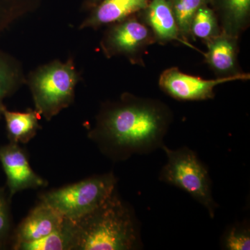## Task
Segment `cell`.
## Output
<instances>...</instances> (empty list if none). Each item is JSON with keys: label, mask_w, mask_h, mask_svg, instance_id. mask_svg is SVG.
<instances>
[{"label": "cell", "mask_w": 250, "mask_h": 250, "mask_svg": "<svg viewBox=\"0 0 250 250\" xmlns=\"http://www.w3.org/2000/svg\"><path fill=\"white\" fill-rule=\"evenodd\" d=\"M173 114L160 100L125 93L103 104L89 138L105 155L125 161L162 148Z\"/></svg>", "instance_id": "cell-1"}, {"label": "cell", "mask_w": 250, "mask_h": 250, "mask_svg": "<svg viewBox=\"0 0 250 250\" xmlns=\"http://www.w3.org/2000/svg\"><path fill=\"white\" fill-rule=\"evenodd\" d=\"M73 220L77 250H131L141 247L136 216L116 191L98 208Z\"/></svg>", "instance_id": "cell-2"}, {"label": "cell", "mask_w": 250, "mask_h": 250, "mask_svg": "<svg viewBox=\"0 0 250 250\" xmlns=\"http://www.w3.org/2000/svg\"><path fill=\"white\" fill-rule=\"evenodd\" d=\"M81 80L73 59H56L36 67L27 77L36 110L51 121L73 103L75 89Z\"/></svg>", "instance_id": "cell-3"}, {"label": "cell", "mask_w": 250, "mask_h": 250, "mask_svg": "<svg viewBox=\"0 0 250 250\" xmlns=\"http://www.w3.org/2000/svg\"><path fill=\"white\" fill-rule=\"evenodd\" d=\"M161 149L167 161L161 171L160 180L188 192L214 218L218 206L212 195L209 174L195 152L187 147L173 150L165 145Z\"/></svg>", "instance_id": "cell-4"}, {"label": "cell", "mask_w": 250, "mask_h": 250, "mask_svg": "<svg viewBox=\"0 0 250 250\" xmlns=\"http://www.w3.org/2000/svg\"><path fill=\"white\" fill-rule=\"evenodd\" d=\"M117 179L113 172L94 176L55 189L40 197L41 202L70 220L84 216L98 208L116 191Z\"/></svg>", "instance_id": "cell-5"}, {"label": "cell", "mask_w": 250, "mask_h": 250, "mask_svg": "<svg viewBox=\"0 0 250 250\" xmlns=\"http://www.w3.org/2000/svg\"><path fill=\"white\" fill-rule=\"evenodd\" d=\"M154 42L152 31L134 15L110 24L100 42V48L106 58L124 57L131 63L143 65V54Z\"/></svg>", "instance_id": "cell-6"}, {"label": "cell", "mask_w": 250, "mask_h": 250, "mask_svg": "<svg viewBox=\"0 0 250 250\" xmlns=\"http://www.w3.org/2000/svg\"><path fill=\"white\" fill-rule=\"evenodd\" d=\"M250 74L215 80H205L181 71L177 67H169L159 77V87L171 98L179 101H202L215 98V88L218 85L234 81L250 80Z\"/></svg>", "instance_id": "cell-7"}, {"label": "cell", "mask_w": 250, "mask_h": 250, "mask_svg": "<svg viewBox=\"0 0 250 250\" xmlns=\"http://www.w3.org/2000/svg\"><path fill=\"white\" fill-rule=\"evenodd\" d=\"M0 163L6 174L9 196L23 190L45 187L47 181L31 168L24 150L16 143L0 147Z\"/></svg>", "instance_id": "cell-8"}, {"label": "cell", "mask_w": 250, "mask_h": 250, "mask_svg": "<svg viewBox=\"0 0 250 250\" xmlns=\"http://www.w3.org/2000/svg\"><path fill=\"white\" fill-rule=\"evenodd\" d=\"M238 39L221 31L218 36L205 41L207 51L202 54L217 78L236 77L244 73L238 63Z\"/></svg>", "instance_id": "cell-9"}, {"label": "cell", "mask_w": 250, "mask_h": 250, "mask_svg": "<svg viewBox=\"0 0 250 250\" xmlns=\"http://www.w3.org/2000/svg\"><path fill=\"white\" fill-rule=\"evenodd\" d=\"M65 220L57 210L40 202L18 227L13 248L47 236L60 228Z\"/></svg>", "instance_id": "cell-10"}, {"label": "cell", "mask_w": 250, "mask_h": 250, "mask_svg": "<svg viewBox=\"0 0 250 250\" xmlns=\"http://www.w3.org/2000/svg\"><path fill=\"white\" fill-rule=\"evenodd\" d=\"M138 18L152 31L156 42L165 45L177 41L185 45L167 0H149L147 6L140 11Z\"/></svg>", "instance_id": "cell-11"}, {"label": "cell", "mask_w": 250, "mask_h": 250, "mask_svg": "<svg viewBox=\"0 0 250 250\" xmlns=\"http://www.w3.org/2000/svg\"><path fill=\"white\" fill-rule=\"evenodd\" d=\"M149 0H102L81 23L80 29L110 25L123 21L144 9Z\"/></svg>", "instance_id": "cell-12"}, {"label": "cell", "mask_w": 250, "mask_h": 250, "mask_svg": "<svg viewBox=\"0 0 250 250\" xmlns=\"http://www.w3.org/2000/svg\"><path fill=\"white\" fill-rule=\"evenodd\" d=\"M222 31L239 38L250 25V0H210Z\"/></svg>", "instance_id": "cell-13"}, {"label": "cell", "mask_w": 250, "mask_h": 250, "mask_svg": "<svg viewBox=\"0 0 250 250\" xmlns=\"http://www.w3.org/2000/svg\"><path fill=\"white\" fill-rule=\"evenodd\" d=\"M6 124V133L10 143H29L41 129V115L35 109L28 108L24 112L10 111L4 106L1 111Z\"/></svg>", "instance_id": "cell-14"}, {"label": "cell", "mask_w": 250, "mask_h": 250, "mask_svg": "<svg viewBox=\"0 0 250 250\" xmlns=\"http://www.w3.org/2000/svg\"><path fill=\"white\" fill-rule=\"evenodd\" d=\"M27 76L21 62L11 54L0 49V120L4 100L26 85Z\"/></svg>", "instance_id": "cell-15"}, {"label": "cell", "mask_w": 250, "mask_h": 250, "mask_svg": "<svg viewBox=\"0 0 250 250\" xmlns=\"http://www.w3.org/2000/svg\"><path fill=\"white\" fill-rule=\"evenodd\" d=\"M16 250H76V232L73 220L65 218L60 228L49 235L29 243H21L13 248Z\"/></svg>", "instance_id": "cell-16"}, {"label": "cell", "mask_w": 250, "mask_h": 250, "mask_svg": "<svg viewBox=\"0 0 250 250\" xmlns=\"http://www.w3.org/2000/svg\"><path fill=\"white\" fill-rule=\"evenodd\" d=\"M178 26L179 35L186 46L195 49L189 41L192 40L190 27L192 18L197 10L209 4L210 0H167Z\"/></svg>", "instance_id": "cell-17"}, {"label": "cell", "mask_w": 250, "mask_h": 250, "mask_svg": "<svg viewBox=\"0 0 250 250\" xmlns=\"http://www.w3.org/2000/svg\"><path fill=\"white\" fill-rule=\"evenodd\" d=\"M42 0H0V36L18 21L41 7Z\"/></svg>", "instance_id": "cell-18"}, {"label": "cell", "mask_w": 250, "mask_h": 250, "mask_svg": "<svg viewBox=\"0 0 250 250\" xmlns=\"http://www.w3.org/2000/svg\"><path fill=\"white\" fill-rule=\"evenodd\" d=\"M218 18L209 4L205 5L197 10L190 24V32L192 40L197 39L208 40L221 32Z\"/></svg>", "instance_id": "cell-19"}, {"label": "cell", "mask_w": 250, "mask_h": 250, "mask_svg": "<svg viewBox=\"0 0 250 250\" xmlns=\"http://www.w3.org/2000/svg\"><path fill=\"white\" fill-rule=\"evenodd\" d=\"M224 247L229 250H249L250 231L248 226L234 225L224 237Z\"/></svg>", "instance_id": "cell-20"}, {"label": "cell", "mask_w": 250, "mask_h": 250, "mask_svg": "<svg viewBox=\"0 0 250 250\" xmlns=\"http://www.w3.org/2000/svg\"><path fill=\"white\" fill-rule=\"evenodd\" d=\"M11 222L7 199L4 190L0 188V247L9 236L11 226Z\"/></svg>", "instance_id": "cell-21"}, {"label": "cell", "mask_w": 250, "mask_h": 250, "mask_svg": "<svg viewBox=\"0 0 250 250\" xmlns=\"http://www.w3.org/2000/svg\"><path fill=\"white\" fill-rule=\"evenodd\" d=\"M102 0H83L82 9L83 11H90Z\"/></svg>", "instance_id": "cell-22"}]
</instances>
